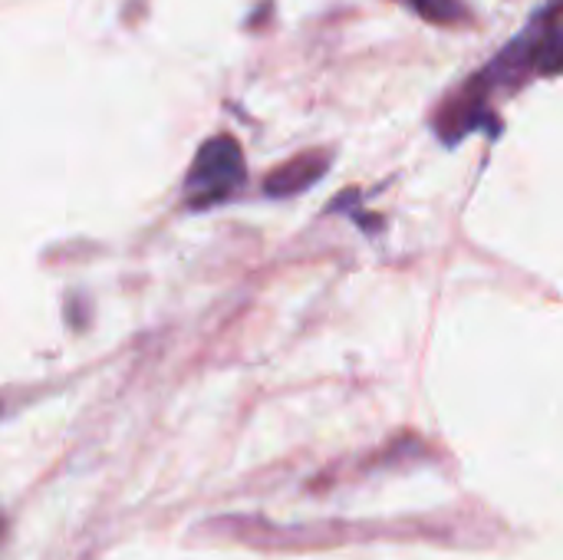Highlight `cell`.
Listing matches in <instances>:
<instances>
[{
    "label": "cell",
    "instance_id": "cell-2",
    "mask_svg": "<svg viewBox=\"0 0 563 560\" xmlns=\"http://www.w3.org/2000/svg\"><path fill=\"white\" fill-rule=\"evenodd\" d=\"M327 172V155H300L287 165H280L271 178H267V195H297L303 188H310L320 175Z\"/></svg>",
    "mask_w": 563,
    "mask_h": 560
},
{
    "label": "cell",
    "instance_id": "cell-3",
    "mask_svg": "<svg viewBox=\"0 0 563 560\" xmlns=\"http://www.w3.org/2000/svg\"><path fill=\"white\" fill-rule=\"evenodd\" d=\"M419 17L432 23H459L462 20V3L459 0H406Z\"/></svg>",
    "mask_w": 563,
    "mask_h": 560
},
{
    "label": "cell",
    "instance_id": "cell-1",
    "mask_svg": "<svg viewBox=\"0 0 563 560\" xmlns=\"http://www.w3.org/2000/svg\"><path fill=\"white\" fill-rule=\"evenodd\" d=\"M244 185V158L241 149L231 135H218L201 145L188 178H185V195L195 208L214 205L228 195H234Z\"/></svg>",
    "mask_w": 563,
    "mask_h": 560
},
{
    "label": "cell",
    "instance_id": "cell-4",
    "mask_svg": "<svg viewBox=\"0 0 563 560\" xmlns=\"http://www.w3.org/2000/svg\"><path fill=\"white\" fill-rule=\"evenodd\" d=\"M0 535H3V521H0Z\"/></svg>",
    "mask_w": 563,
    "mask_h": 560
}]
</instances>
